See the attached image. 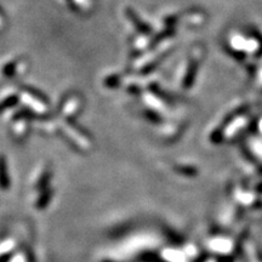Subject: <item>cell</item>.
Listing matches in <instances>:
<instances>
[{"instance_id": "cell-1", "label": "cell", "mask_w": 262, "mask_h": 262, "mask_svg": "<svg viewBox=\"0 0 262 262\" xmlns=\"http://www.w3.org/2000/svg\"><path fill=\"white\" fill-rule=\"evenodd\" d=\"M9 187V176L6 175V163L4 157H0V188L6 190Z\"/></svg>"}]
</instances>
